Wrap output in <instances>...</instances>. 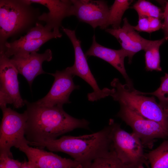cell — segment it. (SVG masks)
<instances>
[{
    "label": "cell",
    "instance_id": "obj_1",
    "mask_svg": "<svg viewBox=\"0 0 168 168\" xmlns=\"http://www.w3.org/2000/svg\"><path fill=\"white\" fill-rule=\"evenodd\" d=\"M27 115L25 137L28 145H37L57 138L77 128H88L89 122L75 118L63 107H45L25 100Z\"/></svg>",
    "mask_w": 168,
    "mask_h": 168
},
{
    "label": "cell",
    "instance_id": "obj_2",
    "mask_svg": "<svg viewBox=\"0 0 168 168\" xmlns=\"http://www.w3.org/2000/svg\"><path fill=\"white\" fill-rule=\"evenodd\" d=\"M110 131L109 124L91 134L79 136H63L35 147L42 149L45 147L51 152L66 153L81 164L83 168H86L96 159L106 156L113 150Z\"/></svg>",
    "mask_w": 168,
    "mask_h": 168
},
{
    "label": "cell",
    "instance_id": "obj_3",
    "mask_svg": "<svg viewBox=\"0 0 168 168\" xmlns=\"http://www.w3.org/2000/svg\"><path fill=\"white\" fill-rule=\"evenodd\" d=\"M40 15L26 0H0V47L9 37L33 27Z\"/></svg>",
    "mask_w": 168,
    "mask_h": 168
},
{
    "label": "cell",
    "instance_id": "obj_4",
    "mask_svg": "<svg viewBox=\"0 0 168 168\" xmlns=\"http://www.w3.org/2000/svg\"><path fill=\"white\" fill-rule=\"evenodd\" d=\"M111 85L113 88L110 96L114 100L125 105L142 117L158 123L168 132V117L154 96L138 94L134 88L122 84L118 78L114 79Z\"/></svg>",
    "mask_w": 168,
    "mask_h": 168
},
{
    "label": "cell",
    "instance_id": "obj_5",
    "mask_svg": "<svg viewBox=\"0 0 168 168\" xmlns=\"http://www.w3.org/2000/svg\"><path fill=\"white\" fill-rule=\"evenodd\" d=\"M110 138L113 148L118 157L128 164L143 165L150 168L145 156L143 146L134 134L123 129L119 124L110 119Z\"/></svg>",
    "mask_w": 168,
    "mask_h": 168
},
{
    "label": "cell",
    "instance_id": "obj_6",
    "mask_svg": "<svg viewBox=\"0 0 168 168\" xmlns=\"http://www.w3.org/2000/svg\"><path fill=\"white\" fill-rule=\"evenodd\" d=\"M2 113L0 127V155L13 157L11 148H18L28 142L25 137L27 115L25 110L20 113L9 107L1 109Z\"/></svg>",
    "mask_w": 168,
    "mask_h": 168
},
{
    "label": "cell",
    "instance_id": "obj_7",
    "mask_svg": "<svg viewBox=\"0 0 168 168\" xmlns=\"http://www.w3.org/2000/svg\"><path fill=\"white\" fill-rule=\"evenodd\" d=\"M62 36L59 31L50 30L38 22L24 36L12 42H6L0 47V52L8 58L14 55H28L37 52L49 40Z\"/></svg>",
    "mask_w": 168,
    "mask_h": 168
},
{
    "label": "cell",
    "instance_id": "obj_8",
    "mask_svg": "<svg viewBox=\"0 0 168 168\" xmlns=\"http://www.w3.org/2000/svg\"><path fill=\"white\" fill-rule=\"evenodd\" d=\"M120 105L117 116L131 128L132 133L143 146L152 148L156 139L168 138V132L159 123L142 117L124 104Z\"/></svg>",
    "mask_w": 168,
    "mask_h": 168
},
{
    "label": "cell",
    "instance_id": "obj_9",
    "mask_svg": "<svg viewBox=\"0 0 168 168\" xmlns=\"http://www.w3.org/2000/svg\"><path fill=\"white\" fill-rule=\"evenodd\" d=\"M62 30L67 35L71 40L74 48L75 61L73 65L68 68L74 76H78L86 81L93 89V91L87 95L89 100L97 101L110 96L111 89L105 88L101 90L90 70L86 56L82 50L81 41L76 35L75 30H72L63 26Z\"/></svg>",
    "mask_w": 168,
    "mask_h": 168
},
{
    "label": "cell",
    "instance_id": "obj_10",
    "mask_svg": "<svg viewBox=\"0 0 168 168\" xmlns=\"http://www.w3.org/2000/svg\"><path fill=\"white\" fill-rule=\"evenodd\" d=\"M49 74L54 77L53 85L46 96L34 102L35 103L43 106L63 107L64 104L71 103L69 100L70 94L74 90L79 89L80 86L74 84L73 80L74 76L68 67Z\"/></svg>",
    "mask_w": 168,
    "mask_h": 168
},
{
    "label": "cell",
    "instance_id": "obj_11",
    "mask_svg": "<svg viewBox=\"0 0 168 168\" xmlns=\"http://www.w3.org/2000/svg\"><path fill=\"white\" fill-rule=\"evenodd\" d=\"M72 15L81 22L95 29H106L109 13L107 2L104 0H71Z\"/></svg>",
    "mask_w": 168,
    "mask_h": 168
},
{
    "label": "cell",
    "instance_id": "obj_12",
    "mask_svg": "<svg viewBox=\"0 0 168 168\" xmlns=\"http://www.w3.org/2000/svg\"><path fill=\"white\" fill-rule=\"evenodd\" d=\"M18 149L26 156L32 168H83L82 165L75 160L63 158L43 149L30 147L25 143Z\"/></svg>",
    "mask_w": 168,
    "mask_h": 168
},
{
    "label": "cell",
    "instance_id": "obj_13",
    "mask_svg": "<svg viewBox=\"0 0 168 168\" xmlns=\"http://www.w3.org/2000/svg\"><path fill=\"white\" fill-rule=\"evenodd\" d=\"M18 74L10 59L3 52H0V92L10 97L14 107L16 109L21 108L25 105L20 92Z\"/></svg>",
    "mask_w": 168,
    "mask_h": 168
},
{
    "label": "cell",
    "instance_id": "obj_14",
    "mask_svg": "<svg viewBox=\"0 0 168 168\" xmlns=\"http://www.w3.org/2000/svg\"><path fill=\"white\" fill-rule=\"evenodd\" d=\"M52 58V51L48 49L42 54L35 52L28 55H14L10 60L18 73L25 77L31 87L37 76L46 73L42 68L43 62H49Z\"/></svg>",
    "mask_w": 168,
    "mask_h": 168
},
{
    "label": "cell",
    "instance_id": "obj_15",
    "mask_svg": "<svg viewBox=\"0 0 168 168\" xmlns=\"http://www.w3.org/2000/svg\"><path fill=\"white\" fill-rule=\"evenodd\" d=\"M28 3H36L42 5L49 10L48 13H44L39 17V21L46 23L45 27L50 30L59 31L62 22L65 17L72 16V3L71 0H26Z\"/></svg>",
    "mask_w": 168,
    "mask_h": 168
},
{
    "label": "cell",
    "instance_id": "obj_16",
    "mask_svg": "<svg viewBox=\"0 0 168 168\" xmlns=\"http://www.w3.org/2000/svg\"><path fill=\"white\" fill-rule=\"evenodd\" d=\"M123 21L122 27L118 29H106L105 31L118 40L121 49L126 53L128 63L130 64L133 56L140 51L144 50L150 40L143 38L136 31L127 18H124Z\"/></svg>",
    "mask_w": 168,
    "mask_h": 168
},
{
    "label": "cell",
    "instance_id": "obj_17",
    "mask_svg": "<svg viewBox=\"0 0 168 168\" xmlns=\"http://www.w3.org/2000/svg\"><path fill=\"white\" fill-rule=\"evenodd\" d=\"M85 54L86 56L98 57L108 63L122 75L125 79L126 84L130 88H134L132 81L126 72L124 59L127 55L122 49L115 50L105 47L96 42L95 36L94 35L91 46Z\"/></svg>",
    "mask_w": 168,
    "mask_h": 168
},
{
    "label": "cell",
    "instance_id": "obj_18",
    "mask_svg": "<svg viewBox=\"0 0 168 168\" xmlns=\"http://www.w3.org/2000/svg\"><path fill=\"white\" fill-rule=\"evenodd\" d=\"M167 40L164 37L157 40H150L144 50L145 52V68L146 71H162L160 66L159 48L161 44Z\"/></svg>",
    "mask_w": 168,
    "mask_h": 168
},
{
    "label": "cell",
    "instance_id": "obj_19",
    "mask_svg": "<svg viewBox=\"0 0 168 168\" xmlns=\"http://www.w3.org/2000/svg\"><path fill=\"white\" fill-rule=\"evenodd\" d=\"M145 156L150 168H168V140H165L156 148Z\"/></svg>",
    "mask_w": 168,
    "mask_h": 168
},
{
    "label": "cell",
    "instance_id": "obj_20",
    "mask_svg": "<svg viewBox=\"0 0 168 168\" xmlns=\"http://www.w3.org/2000/svg\"><path fill=\"white\" fill-rule=\"evenodd\" d=\"M86 168H144L143 165L128 164L117 156L114 150L106 156L94 160Z\"/></svg>",
    "mask_w": 168,
    "mask_h": 168
},
{
    "label": "cell",
    "instance_id": "obj_21",
    "mask_svg": "<svg viewBox=\"0 0 168 168\" xmlns=\"http://www.w3.org/2000/svg\"><path fill=\"white\" fill-rule=\"evenodd\" d=\"M132 1L115 0L110 8L108 19L105 28L111 25L112 28L118 29L121 27L120 24L125 12L129 8Z\"/></svg>",
    "mask_w": 168,
    "mask_h": 168
},
{
    "label": "cell",
    "instance_id": "obj_22",
    "mask_svg": "<svg viewBox=\"0 0 168 168\" xmlns=\"http://www.w3.org/2000/svg\"><path fill=\"white\" fill-rule=\"evenodd\" d=\"M137 12L138 16L153 17L163 19V13L161 9L150 2L139 0L133 6Z\"/></svg>",
    "mask_w": 168,
    "mask_h": 168
},
{
    "label": "cell",
    "instance_id": "obj_23",
    "mask_svg": "<svg viewBox=\"0 0 168 168\" xmlns=\"http://www.w3.org/2000/svg\"><path fill=\"white\" fill-rule=\"evenodd\" d=\"M160 79V86L154 91L144 92L136 90V92L140 95H149L156 96L159 101V105L165 110L168 108V73H165L164 76L161 77Z\"/></svg>",
    "mask_w": 168,
    "mask_h": 168
},
{
    "label": "cell",
    "instance_id": "obj_24",
    "mask_svg": "<svg viewBox=\"0 0 168 168\" xmlns=\"http://www.w3.org/2000/svg\"><path fill=\"white\" fill-rule=\"evenodd\" d=\"M22 163L12 157L0 155V168H20Z\"/></svg>",
    "mask_w": 168,
    "mask_h": 168
},
{
    "label": "cell",
    "instance_id": "obj_25",
    "mask_svg": "<svg viewBox=\"0 0 168 168\" xmlns=\"http://www.w3.org/2000/svg\"><path fill=\"white\" fill-rule=\"evenodd\" d=\"M135 30L150 33L149 21L148 17L138 16V24L133 26Z\"/></svg>",
    "mask_w": 168,
    "mask_h": 168
},
{
    "label": "cell",
    "instance_id": "obj_26",
    "mask_svg": "<svg viewBox=\"0 0 168 168\" xmlns=\"http://www.w3.org/2000/svg\"><path fill=\"white\" fill-rule=\"evenodd\" d=\"M149 21L150 33L158 30L163 27V23L160 19L153 17H148Z\"/></svg>",
    "mask_w": 168,
    "mask_h": 168
},
{
    "label": "cell",
    "instance_id": "obj_27",
    "mask_svg": "<svg viewBox=\"0 0 168 168\" xmlns=\"http://www.w3.org/2000/svg\"><path fill=\"white\" fill-rule=\"evenodd\" d=\"M164 22L162 29L164 32L165 37L168 39V1L167 2L163 13Z\"/></svg>",
    "mask_w": 168,
    "mask_h": 168
},
{
    "label": "cell",
    "instance_id": "obj_28",
    "mask_svg": "<svg viewBox=\"0 0 168 168\" xmlns=\"http://www.w3.org/2000/svg\"><path fill=\"white\" fill-rule=\"evenodd\" d=\"M20 168H32L28 161H25L22 162Z\"/></svg>",
    "mask_w": 168,
    "mask_h": 168
},
{
    "label": "cell",
    "instance_id": "obj_29",
    "mask_svg": "<svg viewBox=\"0 0 168 168\" xmlns=\"http://www.w3.org/2000/svg\"><path fill=\"white\" fill-rule=\"evenodd\" d=\"M164 110L166 115H167V116L168 117V108L167 109H166Z\"/></svg>",
    "mask_w": 168,
    "mask_h": 168
}]
</instances>
